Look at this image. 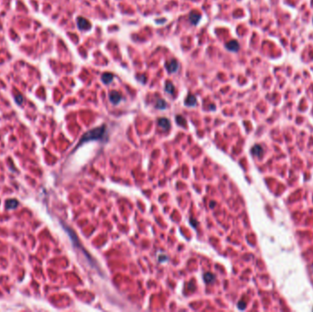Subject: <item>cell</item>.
Returning a JSON list of instances; mask_svg holds the SVG:
<instances>
[{"mask_svg": "<svg viewBox=\"0 0 313 312\" xmlns=\"http://www.w3.org/2000/svg\"><path fill=\"white\" fill-rule=\"evenodd\" d=\"M252 154H253L254 156L256 157H261L262 155H263V148L261 146H259V145H256V146L252 148Z\"/></svg>", "mask_w": 313, "mask_h": 312, "instance_id": "30bf717a", "label": "cell"}, {"mask_svg": "<svg viewBox=\"0 0 313 312\" xmlns=\"http://www.w3.org/2000/svg\"><path fill=\"white\" fill-rule=\"evenodd\" d=\"M18 206V201L16 199H9L6 201V208L7 210L16 209Z\"/></svg>", "mask_w": 313, "mask_h": 312, "instance_id": "8992f818", "label": "cell"}, {"mask_svg": "<svg viewBox=\"0 0 313 312\" xmlns=\"http://www.w3.org/2000/svg\"><path fill=\"white\" fill-rule=\"evenodd\" d=\"M176 122L177 124L181 126H186V120L183 118V116H176Z\"/></svg>", "mask_w": 313, "mask_h": 312, "instance_id": "9a60e30c", "label": "cell"}, {"mask_svg": "<svg viewBox=\"0 0 313 312\" xmlns=\"http://www.w3.org/2000/svg\"><path fill=\"white\" fill-rule=\"evenodd\" d=\"M237 307H238L239 309H245L246 307V302H243V301H240V302H238Z\"/></svg>", "mask_w": 313, "mask_h": 312, "instance_id": "2e32d148", "label": "cell"}, {"mask_svg": "<svg viewBox=\"0 0 313 312\" xmlns=\"http://www.w3.org/2000/svg\"><path fill=\"white\" fill-rule=\"evenodd\" d=\"M189 19L192 24L197 25L198 22H199V20L201 19V15L199 13H197V12H190V16H189Z\"/></svg>", "mask_w": 313, "mask_h": 312, "instance_id": "52a82bcc", "label": "cell"}, {"mask_svg": "<svg viewBox=\"0 0 313 312\" xmlns=\"http://www.w3.org/2000/svg\"><path fill=\"white\" fill-rule=\"evenodd\" d=\"M179 68V65H178V62L176 60H171L170 62H167L166 63V69L167 71L170 72V73H173L175 72H177Z\"/></svg>", "mask_w": 313, "mask_h": 312, "instance_id": "3957f363", "label": "cell"}, {"mask_svg": "<svg viewBox=\"0 0 313 312\" xmlns=\"http://www.w3.org/2000/svg\"><path fill=\"white\" fill-rule=\"evenodd\" d=\"M225 47L227 50L231 51H237L239 50V43L236 40H231L226 43Z\"/></svg>", "mask_w": 313, "mask_h": 312, "instance_id": "5b68a950", "label": "cell"}, {"mask_svg": "<svg viewBox=\"0 0 313 312\" xmlns=\"http://www.w3.org/2000/svg\"><path fill=\"white\" fill-rule=\"evenodd\" d=\"M16 102H17V104H22V102H23V98H22V96H21V95H18V96H16Z\"/></svg>", "mask_w": 313, "mask_h": 312, "instance_id": "e0dca14e", "label": "cell"}, {"mask_svg": "<svg viewBox=\"0 0 313 312\" xmlns=\"http://www.w3.org/2000/svg\"><path fill=\"white\" fill-rule=\"evenodd\" d=\"M203 278H204V281H205L206 283H212V281L214 280L215 277H214V276H213L212 273H206V274H204Z\"/></svg>", "mask_w": 313, "mask_h": 312, "instance_id": "4fadbf2b", "label": "cell"}, {"mask_svg": "<svg viewBox=\"0 0 313 312\" xmlns=\"http://www.w3.org/2000/svg\"><path fill=\"white\" fill-rule=\"evenodd\" d=\"M113 79H114V74H112L110 72H104L102 75V81L104 83H105V84H109V83H111Z\"/></svg>", "mask_w": 313, "mask_h": 312, "instance_id": "9c48e42d", "label": "cell"}, {"mask_svg": "<svg viewBox=\"0 0 313 312\" xmlns=\"http://www.w3.org/2000/svg\"><path fill=\"white\" fill-rule=\"evenodd\" d=\"M121 99H122L121 94L118 92H116V91H112L109 94V100L114 104H117L121 101Z\"/></svg>", "mask_w": 313, "mask_h": 312, "instance_id": "277c9868", "label": "cell"}, {"mask_svg": "<svg viewBox=\"0 0 313 312\" xmlns=\"http://www.w3.org/2000/svg\"><path fill=\"white\" fill-rule=\"evenodd\" d=\"M197 103V100H196V97L192 94H189V96L186 98L185 100V104L187 106H193L195 105Z\"/></svg>", "mask_w": 313, "mask_h": 312, "instance_id": "8fae6325", "label": "cell"}, {"mask_svg": "<svg viewBox=\"0 0 313 312\" xmlns=\"http://www.w3.org/2000/svg\"><path fill=\"white\" fill-rule=\"evenodd\" d=\"M156 107L158 108V109H165L166 107H167V103L164 101V100H162V99H159V100L157 102V104H156Z\"/></svg>", "mask_w": 313, "mask_h": 312, "instance_id": "5bb4252c", "label": "cell"}, {"mask_svg": "<svg viewBox=\"0 0 313 312\" xmlns=\"http://www.w3.org/2000/svg\"><path fill=\"white\" fill-rule=\"evenodd\" d=\"M105 133V126H102L100 127H96L92 129V130L86 132L84 135L82 136L81 140L79 141V145L78 146H81L83 143H86L89 141H93V140H98L103 138V136Z\"/></svg>", "mask_w": 313, "mask_h": 312, "instance_id": "6da1fadb", "label": "cell"}, {"mask_svg": "<svg viewBox=\"0 0 313 312\" xmlns=\"http://www.w3.org/2000/svg\"><path fill=\"white\" fill-rule=\"evenodd\" d=\"M165 91H166V93L170 94H172L174 93V91H175V87L173 85V83H171L170 82L168 81L166 82V85H165Z\"/></svg>", "mask_w": 313, "mask_h": 312, "instance_id": "7c38bea8", "label": "cell"}, {"mask_svg": "<svg viewBox=\"0 0 313 312\" xmlns=\"http://www.w3.org/2000/svg\"><path fill=\"white\" fill-rule=\"evenodd\" d=\"M158 123V126L160 127H162L163 129H165V130H168V129H170V121L167 118H159Z\"/></svg>", "mask_w": 313, "mask_h": 312, "instance_id": "ba28073f", "label": "cell"}, {"mask_svg": "<svg viewBox=\"0 0 313 312\" xmlns=\"http://www.w3.org/2000/svg\"><path fill=\"white\" fill-rule=\"evenodd\" d=\"M77 26H78L79 29H81V30H89L92 28V25L90 22L83 18H77Z\"/></svg>", "mask_w": 313, "mask_h": 312, "instance_id": "7a4b0ae2", "label": "cell"}]
</instances>
